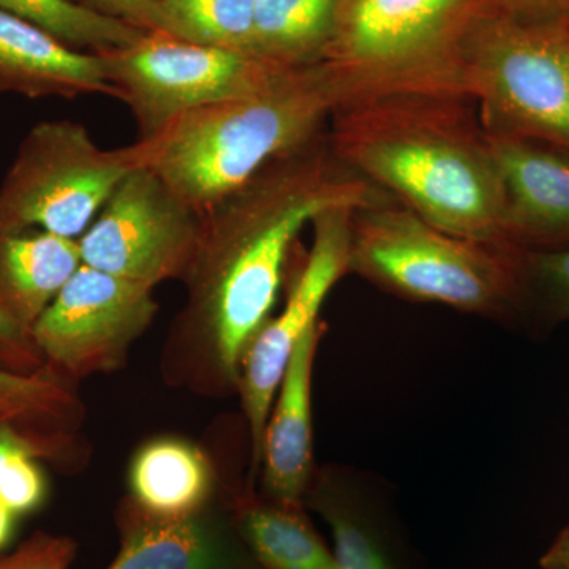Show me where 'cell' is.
<instances>
[{"mask_svg":"<svg viewBox=\"0 0 569 569\" xmlns=\"http://www.w3.org/2000/svg\"><path fill=\"white\" fill-rule=\"evenodd\" d=\"M389 201L396 200L340 162L326 129L201 213L183 321L230 383H239L247 348L271 318L302 228L329 209Z\"/></svg>","mask_w":569,"mask_h":569,"instance_id":"cell-1","label":"cell"},{"mask_svg":"<svg viewBox=\"0 0 569 569\" xmlns=\"http://www.w3.org/2000/svg\"><path fill=\"white\" fill-rule=\"evenodd\" d=\"M328 126L340 162L397 203L447 233L508 244L503 183L471 97H369L337 104Z\"/></svg>","mask_w":569,"mask_h":569,"instance_id":"cell-2","label":"cell"},{"mask_svg":"<svg viewBox=\"0 0 569 569\" xmlns=\"http://www.w3.org/2000/svg\"><path fill=\"white\" fill-rule=\"evenodd\" d=\"M337 104L323 62L288 69L244 96L183 112L130 149L137 167L203 213L277 157L323 133Z\"/></svg>","mask_w":569,"mask_h":569,"instance_id":"cell-3","label":"cell"},{"mask_svg":"<svg viewBox=\"0 0 569 569\" xmlns=\"http://www.w3.org/2000/svg\"><path fill=\"white\" fill-rule=\"evenodd\" d=\"M522 254L447 233L391 201L351 216L348 274L407 301L507 323L520 320Z\"/></svg>","mask_w":569,"mask_h":569,"instance_id":"cell-4","label":"cell"},{"mask_svg":"<svg viewBox=\"0 0 569 569\" xmlns=\"http://www.w3.org/2000/svg\"><path fill=\"white\" fill-rule=\"evenodd\" d=\"M500 0H346L323 62L339 104L388 93L468 96L463 52Z\"/></svg>","mask_w":569,"mask_h":569,"instance_id":"cell-5","label":"cell"},{"mask_svg":"<svg viewBox=\"0 0 569 569\" xmlns=\"http://www.w3.org/2000/svg\"><path fill=\"white\" fill-rule=\"evenodd\" d=\"M463 62L486 132L569 152V17L526 20L498 6Z\"/></svg>","mask_w":569,"mask_h":569,"instance_id":"cell-6","label":"cell"},{"mask_svg":"<svg viewBox=\"0 0 569 569\" xmlns=\"http://www.w3.org/2000/svg\"><path fill=\"white\" fill-rule=\"evenodd\" d=\"M134 168L130 146L99 148L73 121L37 123L0 186V238L39 227L77 239Z\"/></svg>","mask_w":569,"mask_h":569,"instance_id":"cell-7","label":"cell"},{"mask_svg":"<svg viewBox=\"0 0 569 569\" xmlns=\"http://www.w3.org/2000/svg\"><path fill=\"white\" fill-rule=\"evenodd\" d=\"M114 99L132 111L140 138L183 112L261 88L280 71L254 56L148 32L132 47L103 54Z\"/></svg>","mask_w":569,"mask_h":569,"instance_id":"cell-8","label":"cell"},{"mask_svg":"<svg viewBox=\"0 0 569 569\" xmlns=\"http://www.w3.org/2000/svg\"><path fill=\"white\" fill-rule=\"evenodd\" d=\"M203 216L148 168L119 182L78 239L82 264L151 288L186 279L200 242Z\"/></svg>","mask_w":569,"mask_h":569,"instance_id":"cell-9","label":"cell"},{"mask_svg":"<svg viewBox=\"0 0 569 569\" xmlns=\"http://www.w3.org/2000/svg\"><path fill=\"white\" fill-rule=\"evenodd\" d=\"M355 211L329 209L312 220V247L291 283L282 310L266 321L247 348L239 388L252 437L253 471L260 468L266 425L291 356L307 332L320 323L321 307L332 288L348 276Z\"/></svg>","mask_w":569,"mask_h":569,"instance_id":"cell-10","label":"cell"},{"mask_svg":"<svg viewBox=\"0 0 569 569\" xmlns=\"http://www.w3.org/2000/svg\"><path fill=\"white\" fill-rule=\"evenodd\" d=\"M156 313L151 288L81 264L32 325V337L56 365L88 376L118 366Z\"/></svg>","mask_w":569,"mask_h":569,"instance_id":"cell-11","label":"cell"},{"mask_svg":"<svg viewBox=\"0 0 569 569\" xmlns=\"http://www.w3.org/2000/svg\"><path fill=\"white\" fill-rule=\"evenodd\" d=\"M503 183V233L527 250L569 247V152L489 134Z\"/></svg>","mask_w":569,"mask_h":569,"instance_id":"cell-12","label":"cell"},{"mask_svg":"<svg viewBox=\"0 0 569 569\" xmlns=\"http://www.w3.org/2000/svg\"><path fill=\"white\" fill-rule=\"evenodd\" d=\"M134 507V505H133ZM108 569H264L233 522L203 508L164 519L134 507L122 520V546Z\"/></svg>","mask_w":569,"mask_h":569,"instance_id":"cell-13","label":"cell"},{"mask_svg":"<svg viewBox=\"0 0 569 569\" xmlns=\"http://www.w3.org/2000/svg\"><path fill=\"white\" fill-rule=\"evenodd\" d=\"M326 325L310 329L296 347L266 425L263 452L264 498L305 507L316 478L312 452L313 362Z\"/></svg>","mask_w":569,"mask_h":569,"instance_id":"cell-14","label":"cell"},{"mask_svg":"<svg viewBox=\"0 0 569 569\" xmlns=\"http://www.w3.org/2000/svg\"><path fill=\"white\" fill-rule=\"evenodd\" d=\"M43 99L114 97L103 56L67 47L31 22L0 11V93Z\"/></svg>","mask_w":569,"mask_h":569,"instance_id":"cell-15","label":"cell"},{"mask_svg":"<svg viewBox=\"0 0 569 569\" xmlns=\"http://www.w3.org/2000/svg\"><path fill=\"white\" fill-rule=\"evenodd\" d=\"M329 527L342 569H421L391 512L340 471L316 475L306 497Z\"/></svg>","mask_w":569,"mask_h":569,"instance_id":"cell-16","label":"cell"},{"mask_svg":"<svg viewBox=\"0 0 569 569\" xmlns=\"http://www.w3.org/2000/svg\"><path fill=\"white\" fill-rule=\"evenodd\" d=\"M77 239L41 233L0 238V282L6 309L18 323L31 326L81 268Z\"/></svg>","mask_w":569,"mask_h":569,"instance_id":"cell-17","label":"cell"},{"mask_svg":"<svg viewBox=\"0 0 569 569\" xmlns=\"http://www.w3.org/2000/svg\"><path fill=\"white\" fill-rule=\"evenodd\" d=\"M134 507L156 518L174 519L206 508L212 492L208 460L192 445L159 440L138 452L130 470Z\"/></svg>","mask_w":569,"mask_h":569,"instance_id":"cell-18","label":"cell"},{"mask_svg":"<svg viewBox=\"0 0 569 569\" xmlns=\"http://www.w3.org/2000/svg\"><path fill=\"white\" fill-rule=\"evenodd\" d=\"M233 522L264 569H342L307 519L305 507L247 497L236 505Z\"/></svg>","mask_w":569,"mask_h":569,"instance_id":"cell-19","label":"cell"},{"mask_svg":"<svg viewBox=\"0 0 569 569\" xmlns=\"http://www.w3.org/2000/svg\"><path fill=\"white\" fill-rule=\"evenodd\" d=\"M346 0H257L253 56L301 69L323 61Z\"/></svg>","mask_w":569,"mask_h":569,"instance_id":"cell-20","label":"cell"},{"mask_svg":"<svg viewBox=\"0 0 569 569\" xmlns=\"http://www.w3.org/2000/svg\"><path fill=\"white\" fill-rule=\"evenodd\" d=\"M254 2L257 0H153V32L253 56Z\"/></svg>","mask_w":569,"mask_h":569,"instance_id":"cell-21","label":"cell"},{"mask_svg":"<svg viewBox=\"0 0 569 569\" xmlns=\"http://www.w3.org/2000/svg\"><path fill=\"white\" fill-rule=\"evenodd\" d=\"M0 11L40 28L67 47L91 54L132 47L148 31L103 17L73 0H0Z\"/></svg>","mask_w":569,"mask_h":569,"instance_id":"cell-22","label":"cell"},{"mask_svg":"<svg viewBox=\"0 0 569 569\" xmlns=\"http://www.w3.org/2000/svg\"><path fill=\"white\" fill-rule=\"evenodd\" d=\"M520 320L541 328L569 323V247L523 249Z\"/></svg>","mask_w":569,"mask_h":569,"instance_id":"cell-23","label":"cell"},{"mask_svg":"<svg viewBox=\"0 0 569 569\" xmlns=\"http://www.w3.org/2000/svg\"><path fill=\"white\" fill-rule=\"evenodd\" d=\"M70 397L47 377L20 376L0 369V422L18 427L37 419L59 418Z\"/></svg>","mask_w":569,"mask_h":569,"instance_id":"cell-24","label":"cell"},{"mask_svg":"<svg viewBox=\"0 0 569 569\" xmlns=\"http://www.w3.org/2000/svg\"><path fill=\"white\" fill-rule=\"evenodd\" d=\"M33 458L24 456L11 460L0 473V501L14 516L39 507L44 496V481Z\"/></svg>","mask_w":569,"mask_h":569,"instance_id":"cell-25","label":"cell"},{"mask_svg":"<svg viewBox=\"0 0 569 569\" xmlns=\"http://www.w3.org/2000/svg\"><path fill=\"white\" fill-rule=\"evenodd\" d=\"M74 550L70 538L39 533L10 556L0 557V569H69Z\"/></svg>","mask_w":569,"mask_h":569,"instance_id":"cell-26","label":"cell"},{"mask_svg":"<svg viewBox=\"0 0 569 569\" xmlns=\"http://www.w3.org/2000/svg\"><path fill=\"white\" fill-rule=\"evenodd\" d=\"M73 2L103 17L129 22L142 31H156L153 0H73Z\"/></svg>","mask_w":569,"mask_h":569,"instance_id":"cell-27","label":"cell"},{"mask_svg":"<svg viewBox=\"0 0 569 569\" xmlns=\"http://www.w3.org/2000/svg\"><path fill=\"white\" fill-rule=\"evenodd\" d=\"M500 7L526 20L569 17V0H500Z\"/></svg>","mask_w":569,"mask_h":569,"instance_id":"cell-28","label":"cell"},{"mask_svg":"<svg viewBox=\"0 0 569 569\" xmlns=\"http://www.w3.org/2000/svg\"><path fill=\"white\" fill-rule=\"evenodd\" d=\"M36 443L39 441L20 432L18 427L0 422V473L11 460L24 458V456L36 458L39 455V447Z\"/></svg>","mask_w":569,"mask_h":569,"instance_id":"cell-29","label":"cell"},{"mask_svg":"<svg viewBox=\"0 0 569 569\" xmlns=\"http://www.w3.org/2000/svg\"><path fill=\"white\" fill-rule=\"evenodd\" d=\"M541 569H569V526L557 535L539 560Z\"/></svg>","mask_w":569,"mask_h":569,"instance_id":"cell-30","label":"cell"},{"mask_svg":"<svg viewBox=\"0 0 569 569\" xmlns=\"http://www.w3.org/2000/svg\"><path fill=\"white\" fill-rule=\"evenodd\" d=\"M22 326L0 305V346L17 348L22 343Z\"/></svg>","mask_w":569,"mask_h":569,"instance_id":"cell-31","label":"cell"},{"mask_svg":"<svg viewBox=\"0 0 569 569\" xmlns=\"http://www.w3.org/2000/svg\"><path fill=\"white\" fill-rule=\"evenodd\" d=\"M13 512L0 501V548L10 539L13 530Z\"/></svg>","mask_w":569,"mask_h":569,"instance_id":"cell-32","label":"cell"}]
</instances>
